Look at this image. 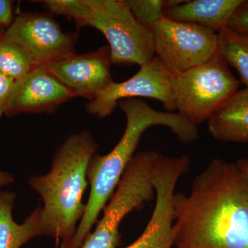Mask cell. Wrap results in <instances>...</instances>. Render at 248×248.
<instances>
[{"mask_svg":"<svg viewBox=\"0 0 248 248\" xmlns=\"http://www.w3.org/2000/svg\"><path fill=\"white\" fill-rule=\"evenodd\" d=\"M174 248H248V178L216 158L174 194Z\"/></svg>","mask_w":248,"mask_h":248,"instance_id":"cell-1","label":"cell"},{"mask_svg":"<svg viewBox=\"0 0 248 248\" xmlns=\"http://www.w3.org/2000/svg\"><path fill=\"white\" fill-rule=\"evenodd\" d=\"M118 105L126 118L125 130L110 153L106 155L96 153L91 159L88 169L91 192L86 210L76 234L64 248L82 247L135 155L142 135L147 129L155 125L168 127L184 143H192L200 136L197 125L179 112L155 110L140 98L124 99Z\"/></svg>","mask_w":248,"mask_h":248,"instance_id":"cell-2","label":"cell"},{"mask_svg":"<svg viewBox=\"0 0 248 248\" xmlns=\"http://www.w3.org/2000/svg\"><path fill=\"white\" fill-rule=\"evenodd\" d=\"M97 149L90 132L72 134L55 151L50 170L29 179V185L43 201V235L60 240L61 248L71 242L84 216L88 169Z\"/></svg>","mask_w":248,"mask_h":248,"instance_id":"cell-3","label":"cell"},{"mask_svg":"<svg viewBox=\"0 0 248 248\" xmlns=\"http://www.w3.org/2000/svg\"><path fill=\"white\" fill-rule=\"evenodd\" d=\"M162 156L155 151L135 153L103 210L102 218L81 248H116L118 246L119 228L125 217L143 208L155 197L153 179Z\"/></svg>","mask_w":248,"mask_h":248,"instance_id":"cell-4","label":"cell"},{"mask_svg":"<svg viewBox=\"0 0 248 248\" xmlns=\"http://www.w3.org/2000/svg\"><path fill=\"white\" fill-rule=\"evenodd\" d=\"M176 110L192 124L208 121L239 91V81L218 51L208 62L171 74Z\"/></svg>","mask_w":248,"mask_h":248,"instance_id":"cell-5","label":"cell"},{"mask_svg":"<svg viewBox=\"0 0 248 248\" xmlns=\"http://www.w3.org/2000/svg\"><path fill=\"white\" fill-rule=\"evenodd\" d=\"M89 14L85 27H92L108 42L112 63L141 66L155 57L151 31L141 26L125 0H85Z\"/></svg>","mask_w":248,"mask_h":248,"instance_id":"cell-6","label":"cell"},{"mask_svg":"<svg viewBox=\"0 0 248 248\" xmlns=\"http://www.w3.org/2000/svg\"><path fill=\"white\" fill-rule=\"evenodd\" d=\"M155 56L170 74H177L208 62L218 51V34L190 23L162 17L153 27Z\"/></svg>","mask_w":248,"mask_h":248,"instance_id":"cell-7","label":"cell"},{"mask_svg":"<svg viewBox=\"0 0 248 248\" xmlns=\"http://www.w3.org/2000/svg\"><path fill=\"white\" fill-rule=\"evenodd\" d=\"M190 166L187 155H163L153 179L156 202L151 219L141 236L124 248H172L174 246V190L178 181L189 170Z\"/></svg>","mask_w":248,"mask_h":248,"instance_id":"cell-8","label":"cell"},{"mask_svg":"<svg viewBox=\"0 0 248 248\" xmlns=\"http://www.w3.org/2000/svg\"><path fill=\"white\" fill-rule=\"evenodd\" d=\"M4 36L22 47L37 66H45L75 53L76 32H65L51 16L22 14L15 17Z\"/></svg>","mask_w":248,"mask_h":248,"instance_id":"cell-9","label":"cell"},{"mask_svg":"<svg viewBox=\"0 0 248 248\" xmlns=\"http://www.w3.org/2000/svg\"><path fill=\"white\" fill-rule=\"evenodd\" d=\"M170 77V73L155 56L140 66V71L130 79L121 83L114 81L86 104V111L103 118L111 115L121 101L143 97L159 101L168 112H172L176 107Z\"/></svg>","mask_w":248,"mask_h":248,"instance_id":"cell-10","label":"cell"},{"mask_svg":"<svg viewBox=\"0 0 248 248\" xmlns=\"http://www.w3.org/2000/svg\"><path fill=\"white\" fill-rule=\"evenodd\" d=\"M111 64L110 48L106 46L89 53H73L42 66L77 97L91 102L114 82Z\"/></svg>","mask_w":248,"mask_h":248,"instance_id":"cell-11","label":"cell"},{"mask_svg":"<svg viewBox=\"0 0 248 248\" xmlns=\"http://www.w3.org/2000/svg\"><path fill=\"white\" fill-rule=\"evenodd\" d=\"M76 94L42 66H36L15 81L5 115L53 113Z\"/></svg>","mask_w":248,"mask_h":248,"instance_id":"cell-12","label":"cell"},{"mask_svg":"<svg viewBox=\"0 0 248 248\" xmlns=\"http://www.w3.org/2000/svg\"><path fill=\"white\" fill-rule=\"evenodd\" d=\"M244 0H192L165 11L164 16L176 22L190 23L218 34Z\"/></svg>","mask_w":248,"mask_h":248,"instance_id":"cell-13","label":"cell"},{"mask_svg":"<svg viewBox=\"0 0 248 248\" xmlns=\"http://www.w3.org/2000/svg\"><path fill=\"white\" fill-rule=\"evenodd\" d=\"M217 141L248 143V89L239 90L208 121Z\"/></svg>","mask_w":248,"mask_h":248,"instance_id":"cell-14","label":"cell"},{"mask_svg":"<svg viewBox=\"0 0 248 248\" xmlns=\"http://www.w3.org/2000/svg\"><path fill=\"white\" fill-rule=\"evenodd\" d=\"M16 194L0 190V248H20L31 239L43 235L42 208L34 210L22 224L13 218Z\"/></svg>","mask_w":248,"mask_h":248,"instance_id":"cell-15","label":"cell"},{"mask_svg":"<svg viewBox=\"0 0 248 248\" xmlns=\"http://www.w3.org/2000/svg\"><path fill=\"white\" fill-rule=\"evenodd\" d=\"M218 53L248 89V34L223 29L218 33Z\"/></svg>","mask_w":248,"mask_h":248,"instance_id":"cell-16","label":"cell"},{"mask_svg":"<svg viewBox=\"0 0 248 248\" xmlns=\"http://www.w3.org/2000/svg\"><path fill=\"white\" fill-rule=\"evenodd\" d=\"M36 66L22 47L0 33V72L17 80Z\"/></svg>","mask_w":248,"mask_h":248,"instance_id":"cell-17","label":"cell"},{"mask_svg":"<svg viewBox=\"0 0 248 248\" xmlns=\"http://www.w3.org/2000/svg\"><path fill=\"white\" fill-rule=\"evenodd\" d=\"M132 14L143 27L151 31V27L166 11V0H125Z\"/></svg>","mask_w":248,"mask_h":248,"instance_id":"cell-18","label":"cell"},{"mask_svg":"<svg viewBox=\"0 0 248 248\" xmlns=\"http://www.w3.org/2000/svg\"><path fill=\"white\" fill-rule=\"evenodd\" d=\"M40 2L52 14L73 19L79 29L85 27L89 14L85 0H45Z\"/></svg>","mask_w":248,"mask_h":248,"instance_id":"cell-19","label":"cell"},{"mask_svg":"<svg viewBox=\"0 0 248 248\" xmlns=\"http://www.w3.org/2000/svg\"><path fill=\"white\" fill-rule=\"evenodd\" d=\"M228 29L248 34V0H244L228 23Z\"/></svg>","mask_w":248,"mask_h":248,"instance_id":"cell-20","label":"cell"},{"mask_svg":"<svg viewBox=\"0 0 248 248\" xmlns=\"http://www.w3.org/2000/svg\"><path fill=\"white\" fill-rule=\"evenodd\" d=\"M16 80L0 72V117L5 115Z\"/></svg>","mask_w":248,"mask_h":248,"instance_id":"cell-21","label":"cell"},{"mask_svg":"<svg viewBox=\"0 0 248 248\" xmlns=\"http://www.w3.org/2000/svg\"><path fill=\"white\" fill-rule=\"evenodd\" d=\"M13 1L0 0V27L6 29L14 22Z\"/></svg>","mask_w":248,"mask_h":248,"instance_id":"cell-22","label":"cell"},{"mask_svg":"<svg viewBox=\"0 0 248 248\" xmlns=\"http://www.w3.org/2000/svg\"><path fill=\"white\" fill-rule=\"evenodd\" d=\"M14 182V178L9 173L0 170V189L5 186L9 185Z\"/></svg>","mask_w":248,"mask_h":248,"instance_id":"cell-23","label":"cell"},{"mask_svg":"<svg viewBox=\"0 0 248 248\" xmlns=\"http://www.w3.org/2000/svg\"><path fill=\"white\" fill-rule=\"evenodd\" d=\"M236 164L243 174L248 178V159L241 158V159H238Z\"/></svg>","mask_w":248,"mask_h":248,"instance_id":"cell-24","label":"cell"},{"mask_svg":"<svg viewBox=\"0 0 248 248\" xmlns=\"http://www.w3.org/2000/svg\"><path fill=\"white\" fill-rule=\"evenodd\" d=\"M5 29H4V28H2V27H0V33H3V32H5Z\"/></svg>","mask_w":248,"mask_h":248,"instance_id":"cell-25","label":"cell"}]
</instances>
